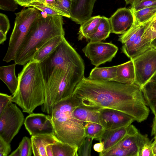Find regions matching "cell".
Wrapping results in <instances>:
<instances>
[{"instance_id":"obj_28","label":"cell","mask_w":156,"mask_h":156,"mask_svg":"<svg viewBox=\"0 0 156 156\" xmlns=\"http://www.w3.org/2000/svg\"><path fill=\"white\" fill-rule=\"evenodd\" d=\"M131 11L134 20L140 24L153 20L156 16V6L147 7L136 11Z\"/></svg>"},{"instance_id":"obj_27","label":"cell","mask_w":156,"mask_h":156,"mask_svg":"<svg viewBox=\"0 0 156 156\" xmlns=\"http://www.w3.org/2000/svg\"><path fill=\"white\" fill-rule=\"evenodd\" d=\"M142 90L147 106L156 115V86L148 83L142 88Z\"/></svg>"},{"instance_id":"obj_4","label":"cell","mask_w":156,"mask_h":156,"mask_svg":"<svg viewBox=\"0 0 156 156\" xmlns=\"http://www.w3.org/2000/svg\"><path fill=\"white\" fill-rule=\"evenodd\" d=\"M18 77V88L12 95V101L20 106L23 112L33 113L45 100L44 81L40 64L30 60L24 66Z\"/></svg>"},{"instance_id":"obj_2","label":"cell","mask_w":156,"mask_h":156,"mask_svg":"<svg viewBox=\"0 0 156 156\" xmlns=\"http://www.w3.org/2000/svg\"><path fill=\"white\" fill-rule=\"evenodd\" d=\"M84 63H69L42 73L45 88V100L42 111L51 114L53 106L58 102L72 96L78 83L84 76Z\"/></svg>"},{"instance_id":"obj_35","label":"cell","mask_w":156,"mask_h":156,"mask_svg":"<svg viewBox=\"0 0 156 156\" xmlns=\"http://www.w3.org/2000/svg\"><path fill=\"white\" fill-rule=\"evenodd\" d=\"M133 156L131 152L118 147H113L109 150L103 156Z\"/></svg>"},{"instance_id":"obj_47","label":"cell","mask_w":156,"mask_h":156,"mask_svg":"<svg viewBox=\"0 0 156 156\" xmlns=\"http://www.w3.org/2000/svg\"><path fill=\"white\" fill-rule=\"evenodd\" d=\"M152 148L153 156H156V142L152 143Z\"/></svg>"},{"instance_id":"obj_48","label":"cell","mask_w":156,"mask_h":156,"mask_svg":"<svg viewBox=\"0 0 156 156\" xmlns=\"http://www.w3.org/2000/svg\"><path fill=\"white\" fill-rule=\"evenodd\" d=\"M149 83L154 86H156V74L151 79Z\"/></svg>"},{"instance_id":"obj_53","label":"cell","mask_w":156,"mask_h":156,"mask_svg":"<svg viewBox=\"0 0 156 156\" xmlns=\"http://www.w3.org/2000/svg\"><path fill=\"white\" fill-rule=\"evenodd\" d=\"M154 141L153 142H156V135H154Z\"/></svg>"},{"instance_id":"obj_21","label":"cell","mask_w":156,"mask_h":156,"mask_svg":"<svg viewBox=\"0 0 156 156\" xmlns=\"http://www.w3.org/2000/svg\"><path fill=\"white\" fill-rule=\"evenodd\" d=\"M64 36H57L48 41L36 52L31 60L39 63L43 62L55 50Z\"/></svg>"},{"instance_id":"obj_32","label":"cell","mask_w":156,"mask_h":156,"mask_svg":"<svg viewBox=\"0 0 156 156\" xmlns=\"http://www.w3.org/2000/svg\"><path fill=\"white\" fill-rule=\"evenodd\" d=\"M27 7H33L44 13L47 16L61 15L58 12L45 5L43 3L34 2L30 3Z\"/></svg>"},{"instance_id":"obj_30","label":"cell","mask_w":156,"mask_h":156,"mask_svg":"<svg viewBox=\"0 0 156 156\" xmlns=\"http://www.w3.org/2000/svg\"><path fill=\"white\" fill-rule=\"evenodd\" d=\"M71 3L72 0H56L53 4L46 5L58 12L62 16L70 18Z\"/></svg>"},{"instance_id":"obj_12","label":"cell","mask_w":156,"mask_h":156,"mask_svg":"<svg viewBox=\"0 0 156 156\" xmlns=\"http://www.w3.org/2000/svg\"><path fill=\"white\" fill-rule=\"evenodd\" d=\"M24 124L31 136L55 134L51 115L43 113H30L25 118Z\"/></svg>"},{"instance_id":"obj_11","label":"cell","mask_w":156,"mask_h":156,"mask_svg":"<svg viewBox=\"0 0 156 156\" xmlns=\"http://www.w3.org/2000/svg\"><path fill=\"white\" fill-rule=\"evenodd\" d=\"M118 50V47L111 43L90 41L82 49L85 55L95 67L111 62Z\"/></svg>"},{"instance_id":"obj_44","label":"cell","mask_w":156,"mask_h":156,"mask_svg":"<svg viewBox=\"0 0 156 156\" xmlns=\"http://www.w3.org/2000/svg\"><path fill=\"white\" fill-rule=\"evenodd\" d=\"M52 144H49L46 147V152L47 156H54L52 147Z\"/></svg>"},{"instance_id":"obj_5","label":"cell","mask_w":156,"mask_h":156,"mask_svg":"<svg viewBox=\"0 0 156 156\" xmlns=\"http://www.w3.org/2000/svg\"><path fill=\"white\" fill-rule=\"evenodd\" d=\"M80 105L78 100L72 95L55 105L51 114L55 135L58 140L78 149L86 138L83 123L73 114Z\"/></svg>"},{"instance_id":"obj_24","label":"cell","mask_w":156,"mask_h":156,"mask_svg":"<svg viewBox=\"0 0 156 156\" xmlns=\"http://www.w3.org/2000/svg\"><path fill=\"white\" fill-rule=\"evenodd\" d=\"M117 66L108 67H95L91 71L88 77L98 80L113 81L116 76Z\"/></svg>"},{"instance_id":"obj_3","label":"cell","mask_w":156,"mask_h":156,"mask_svg":"<svg viewBox=\"0 0 156 156\" xmlns=\"http://www.w3.org/2000/svg\"><path fill=\"white\" fill-rule=\"evenodd\" d=\"M62 17L42 15L34 21L16 54L14 61L16 65H25L48 41L65 36Z\"/></svg>"},{"instance_id":"obj_42","label":"cell","mask_w":156,"mask_h":156,"mask_svg":"<svg viewBox=\"0 0 156 156\" xmlns=\"http://www.w3.org/2000/svg\"><path fill=\"white\" fill-rule=\"evenodd\" d=\"M16 3L21 6L27 7L31 2L32 0H14Z\"/></svg>"},{"instance_id":"obj_49","label":"cell","mask_w":156,"mask_h":156,"mask_svg":"<svg viewBox=\"0 0 156 156\" xmlns=\"http://www.w3.org/2000/svg\"><path fill=\"white\" fill-rule=\"evenodd\" d=\"M56 0H44V5H48L54 3Z\"/></svg>"},{"instance_id":"obj_22","label":"cell","mask_w":156,"mask_h":156,"mask_svg":"<svg viewBox=\"0 0 156 156\" xmlns=\"http://www.w3.org/2000/svg\"><path fill=\"white\" fill-rule=\"evenodd\" d=\"M101 108L80 105L74 110L73 114L76 119L83 123L92 122L100 123Z\"/></svg>"},{"instance_id":"obj_46","label":"cell","mask_w":156,"mask_h":156,"mask_svg":"<svg viewBox=\"0 0 156 156\" xmlns=\"http://www.w3.org/2000/svg\"><path fill=\"white\" fill-rule=\"evenodd\" d=\"M6 39V35L3 33L0 32V44H1L3 43Z\"/></svg>"},{"instance_id":"obj_37","label":"cell","mask_w":156,"mask_h":156,"mask_svg":"<svg viewBox=\"0 0 156 156\" xmlns=\"http://www.w3.org/2000/svg\"><path fill=\"white\" fill-rule=\"evenodd\" d=\"M9 21L7 16L2 13H0V32L6 35L9 28Z\"/></svg>"},{"instance_id":"obj_20","label":"cell","mask_w":156,"mask_h":156,"mask_svg":"<svg viewBox=\"0 0 156 156\" xmlns=\"http://www.w3.org/2000/svg\"><path fill=\"white\" fill-rule=\"evenodd\" d=\"M16 64L0 67V79L6 85L12 95L15 94L19 84L18 77L15 74Z\"/></svg>"},{"instance_id":"obj_43","label":"cell","mask_w":156,"mask_h":156,"mask_svg":"<svg viewBox=\"0 0 156 156\" xmlns=\"http://www.w3.org/2000/svg\"><path fill=\"white\" fill-rule=\"evenodd\" d=\"M155 135H156V115H154L153 119L151 131V136Z\"/></svg>"},{"instance_id":"obj_10","label":"cell","mask_w":156,"mask_h":156,"mask_svg":"<svg viewBox=\"0 0 156 156\" xmlns=\"http://www.w3.org/2000/svg\"><path fill=\"white\" fill-rule=\"evenodd\" d=\"M130 59L134 66L135 83L142 88L156 74V48L151 47Z\"/></svg>"},{"instance_id":"obj_16","label":"cell","mask_w":156,"mask_h":156,"mask_svg":"<svg viewBox=\"0 0 156 156\" xmlns=\"http://www.w3.org/2000/svg\"><path fill=\"white\" fill-rule=\"evenodd\" d=\"M96 0H72L70 18L78 24H81L91 16Z\"/></svg>"},{"instance_id":"obj_34","label":"cell","mask_w":156,"mask_h":156,"mask_svg":"<svg viewBox=\"0 0 156 156\" xmlns=\"http://www.w3.org/2000/svg\"><path fill=\"white\" fill-rule=\"evenodd\" d=\"M93 139L87 137L78 148V154L80 156H90Z\"/></svg>"},{"instance_id":"obj_52","label":"cell","mask_w":156,"mask_h":156,"mask_svg":"<svg viewBox=\"0 0 156 156\" xmlns=\"http://www.w3.org/2000/svg\"><path fill=\"white\" fill-rule=\"evenodd\" d=\"M126 2V5L131 4L134 0H124Z\"/></svg>"},{"instance_id":"obj_14","label":"cell","mask_w":156,"mask_h":156,"mask_svg":"<svg viewBox=\"0 0 156 156\" xmlns=\"http://www.w3.org/2000/svg\"><path fill=\"white\" fill-rule=\"evenodd\" d=\"M139 132L133 125L130 124L114 129L105 130L102 135L96 140L103 145V151L100 156H103L106 152L126 136L133 135Z\"/></svg>"},{"instance_id":"obj_23","label":"cell","mask_w":156,"mask_h":156,"mask_svg":"<svg viewBox=\"0 0 156 156\" xmlns=\"http://www.w3.org/2000/svg\"><path fill=\"white\" fill-rule=\"evenodd\" d=\"M101 16L100 15L91 16L81 24L78 33V39L88 40L96 31L100 23Z\"/></svg>"},{"instance_id":"obj_26","label":"cell","mask_w":156,"mask_h":156,"mask_svg":"<svg viewBox=\"0 0 156 156\" xmlns=\"http://www.w3.org/2000/svg\"><path fill=\"white\" fill-rule=\"evenodd\" d=\"M54 156H78V148L68 144L58 141L52 145Z\"/></svg>"},{"instance_id":"obj_40","label":"cell","mask_w":156,"mask_h":156,"mask_svg":"<svg viewBox=\"0 0 156 156\" xmlns=\"http://www.w3.org/2000/svg\"><path fill=\"white\" fill-rule=\"evenodd\" d=\"M151 141L146 144L142 148L140 153V156H154L152 148Z\"/></svg>"},{"instance_id":"obj_51","label":"cell","mask_w":156,"mask_h":156,"mask_svg":"<svg viewBox=\"0 0 156 156\" xmlns=\"http://www.w3.org/2000/svg\"><path fill=\"white\" fill-rule=\"evenodd\" d=\"M44 0H32L31 3L34 2H38L41 3H44Z\"/></svg>"},{"instance_id":"obj_36","label":"cell","mask_w":156,"mask_h":156,"mask_svg":"<svg viewBox=\"0 0 156 156\" xmlns=\"http://www.w3.org/2000/svg\"><path fill=\"white\" fill-rule=\"evenodd\" d=\"M0 9L4 11L13 12L18 9V4L14 0H0Z\"/></svg>"},{"instance_id":"obj_8","label":"cell","mask_w":156,"mask_h":156,"mask_svg":"<svg viewBox=\"0 0 156 156\" xmlns=\"http://www.w3.org/2000/svg\"><path fill=\"white\" fill-rule=\"evenodd\" d=\"M69 63L79 64L84 63V62L64 36L54 52L39 64L42 73H44L55 68L63 67Z\"/></svg>"},{"instance_id":"obj_38","label":"cell","mask_w":156,"mask_h":156,"mask_svg":"<svg viewBox=\"0 0 156 156\" xmlns=\"http://www.w3.org/2000/svg\"><path fill=\"white\" fill-rule=\"evenodd\" d=\"M11 151L10 144L0 137V156H7Z\"/></svg>"},{"instance_id":"obj_19","label":"cell","mask_w":156,"mask_h":156,"mask_svg":"<svg viewBox=\"0 0 156 156\" xmlns=\"http://www.w3.org/2000/svg\"><path fill=\"white\" fill-rule=\"evenodd\" d=\"M135 74L132 60L118 65L116 76L113 81L126 84L135 83Z\"/></svg>"},{"instance_id":"obj_17","label":"cell","mask_w":156,"mask_h":156,"mask_svg":"<svg viewBox=\"0 0 156 156\" xmlns=\"http://www.w3.org/2000/svg\"><path fill=\"white\" fill-rule=\"evenodd\" d=\"M150 141L147 135L142 134L139 131L126 136L113 147H119L129 151L133 156H140L142 148Z\"/></svg>"},{"instance_id":"obj_29","label":"cell","mask_w":156,"mask_h":156,"mask_svg":"<svg viewBox=\"0 0 156 156\" xmlns=\"http://www.w3.org/2000/svg\"><path fill=\"white\" fill-rule=\"evenodd\" d=\"M84 127L86 137L96 140L102 135L105 130L101 124L95 122H86Z\"/></svg>"},{"instance_id":"obj_25","label":"cell","mask_w":156,"mask_h":156,"mask_svg":"<svg viewBox=\"0 0 156 156\" xmlns=\"http://www.w3.org/2000/svg\"><path fill=\"white\" fill-rule=\"evenodd\" d=\"M111 33L109 18L101 16L100 23L95 32L90 37V41H100L108 38Z\"/></svg>"},{"instance_id":"obj_31","label":"cell","mask_w":156,"mask_h":156,"mask_svg":"<svg viewBox=\"0 0 156 156\" xmlns=\"http://www.w3.org/2000/svg\"><path fill=\"white\" fill-rule=\"evenodd\" d=\"M18 147L20 150V156H31L33 152L31 139L23 137Z\"/></svg>"},{"instance_id":"obj_1","label":"cell","mask_w":156,"mask_h":156,"mask_svg":"<svg viewBox=\"0 0 156 156\" xmlns=\"http://www.w3.org/2000/svg\"><path fill=\"white\" fill-rule=\"evenodd\" d=\"M72 95L78 100L80 105L119 111L138 122L146 120L150 112L142 88L135 83L126 84L84 76Z\"/></svg>"},{"instance_id":"obj_39","label":"cell","mask_w":156,"mask_h":156,"mask_svg":"<svg viewBox=\"0 0 156 156\" xmlns=\"http://www.w3.org/2000/svg\"><path fill=\"white\" fill-rule=\"evenodd\" d=\"M12 96L5 94L0 93V113L4 110L8 105L12 101Z\"/></svg>"},{"instance_id":"obj_13","label":"cell","mask_w":156,"mask_h":156,"mask_svg":"<svg viewBox=\"0 0 156 156\" xmlns=\"http://www.w3.org/2000/svg\"><path fill=\"white\" fill-rule=\"evenodd\" d=\"M134 121L132 117L119 111L108 108L100 110V123L105 130L128 126Z\"/></svg>"},{"instance_id":"obj_45","label":"cell","mask_w":156,"mask_h":156,"mask_svg":"<svg viewBox=\"0 0 156 156\" xmlns=\"http://www.w3.org/2000/svg\"><path fill=\"white\" fill-rule=\"evenodd\" d=\"M9 156H20V151L18 147L12 152L9 155Z\"/></svg>"},{"instance_id":"obj_50","label":"cell","mask_w":156,"mask_h":156,"mask_svg":"<svg viewBox=\"0 0 156 156\" xmlns=\"http://www.w3.org/2000/svg\"><path fill=\"white\" fill-rule=\"evenodd\" d=\"M151 47L156 48V37L151 41Z\"/></svg>"},{"instance_id":"obj_7","label":"cell","mask_w":156,"mask_h":156,"mask_svg":"<svg viewBox=\"0 0 156 156\" xmlns=\"http://www.w3.org/2000/svg\"><path fill=\"white\" fill-rule=\"evenodd\" d=\"M155 19L142 24L134 20L130 28L119 37L118 40L123 44L122 51L129 58H133L151 47V41L143 36L146 27Z\"/></svg>"},{"instance_id":"obj_15","label":"cell","mask_w":156,"mask_h":156,"mask_svg":"<svg viewBox=\"0 0 156 156\" xmlns=\"http://www.w3.org/2000/svg\"><path fill=\"white\" fill-rule=\"evenodd\" d=\"M111 33L122 34L126 32L133 23L134 18L130 9L120 8L109 18Z\"/></svg>"},{"instance_id":"obj_18","label":"cell","mask_w":156,"mask_h":156,"mask_svg":"<svg viewBox=\"0 0 156 156\" xmlns=\"http://www.w3.org/2000/svg\"><path fill=\"white\" fill-rule=\"evenodd\" d=\"M32 152L34 156H47L46 146L60 141L55 134H41L31 136Z\"/></svg>"},{"instance_id":"obj_54","label":"cell","mask_w":156,"mask_h":156,"mask_svg":"<svg viewBox=\"0 0 156 156\" xmlns=\"http://www.w3.org/2000/svg\"><path fill=\"white\" fill-rule=\"evenodd\" d=\"M155 19L156 20V17H155Z\"/></svg>"},{"instance_id":"obj_9","label":"cell","mask_w":156,"mask_h":156,"mask_svg":"<svg viewBox=\"0 0 156 156\" xmlns=\"http://www.w3.org/2000/svg\"><path fill=\"white\" fill-rule=\"evenodd\" d=\"M16 104L11 101L0 113V137L10 144L19 132L25 119Z\"/></svg>"},{"instance_id":"obj_6","label":"cell","mask_w":156,"mask_h":156,"mask_svg":"<svg viewBox=\"0 0 156 156\" xmlns=\"http://www.w3.org/2000/svg\"><path fill=\"white\" fill-rule=\"evenodd\" d=\"M40 11L34 7H29L15 13L14 27L3 61L9 62L14 60L16 54L32 24L42 15Z\"/></svg>"},{"instance_id":"obj_33","label":"cell","mask_w":156,"mask_h":156,"mask_svg":"<svg viewBox=\"0 0 156 156\" xmlns=\"http://www.w3.org/2000/svg\"><path fill=\"white\" fill-rule=\"evenodd\" d=\"M154 6H156V0H134L129 9L132 11H136Z\"/></svg>"},{"instance_id":"obj_41","label":"cell","mask_w":156,"mask_h":156,"mask_svg":"<svg viewBox=\"0 0 156 156\" xmlns=\"http://www.w3.org/2000/svg\"><path fill=\"white\" fill-rule=\"evenodd\" d=\"M94 150L97 152H101L103 150V145L102 142H100L95 144L93 146Z\"/></svg>"}]
</instances>
